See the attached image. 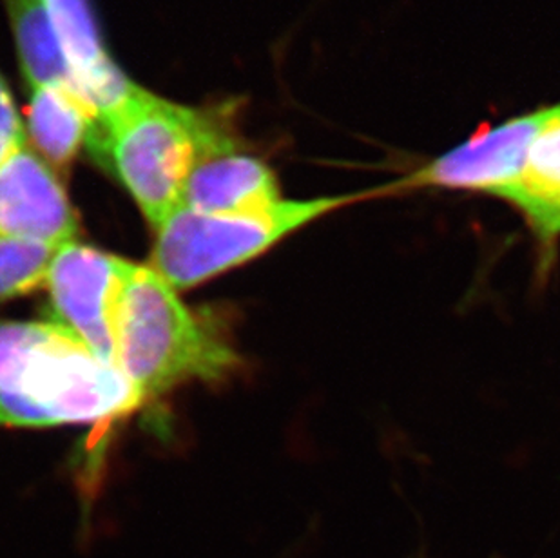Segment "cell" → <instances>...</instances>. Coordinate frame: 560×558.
<instances>
[{
  "label": "cell",
  "instance_id": "10",
  "mask_svg": "<svg viewBox=\"0 0 560 558\" xmlns=\"http://www.w3.org/2000/svg\"><path fill=\"white\" fill-rule=\"evenodd\" d=\"M95 124V113L73 84H44L27 90V143L55 171H68L80 151L88 148Z\"/></svg>",
  "mask_w": 560,
  "mask_h": 558
},
{
  "label": "cell",
  "instance_id": "4",
  "mask_svg": "<svg viewBox=\"0 0 560 558\" xmlns=\"http://www.w3.org/2000/svg\"><path fill=\"white\" fill-rule=\"evenodd\" d=\"M142 405L120 369L66 334L0 386V428L91 425L127 416Z\"/></svg>",
  "mask_w": 560,
  "mask_h": 558
},
{
  "label": "cell",
  "instance_id": "3",
  "mask_svg": "<svg viewBox=\"0 0 560 558\" xmlns=\"http://www.w3.org/2000/svg\"><path fill=\"white\" fill-rule=\"evenodd\" d=\"M365 195L281 200L258 211L203 214L178 207L154 231L151 267L178 292L249 264L308 223Z\"/></svg>",
  "mask_w": 560,
  "mask_h": 558
},
{
  "label": "cell",
  "instance_id": "9",
  "mask_svg": "<svg viewBox=\"0 0 560 558\" xmlns=\"http://www.w3.org/2000/svg\"><path fill=\"white\" fill-rule=\"evenodd\" d=\"M278 200L281 190L275 171L240 142L196 162L180 207L203 214H238L258 211Z\"/></svg>",
  "mask_w": 560,
  "mask_h": 558
},
{
  "label": "cell",
  "instance_id": "15",
  "mask_svg": "<svg viewBox=\"0 0 560 558\" xmlns=\"http://www.w3.org/2000/svg\"><path fill=\"white\" fill-rule=\"evenodd\" d=\"M27 143L26 126L10 84L0 71V164L21 151Z\"/></svg>",
  "mask_w": 560,
  "mask_h": 558
},
{
  "label": "cell",
  "instance_id": "12",
  "mask_svg": "<svg viewBox=\"0 0 560 558\" xmlns=\"http://www.w3.org/2000/svg\"><path fill=\"white\" fill-rule=\"evenodd\" d=\"M15 44L26 90L44 84H73L55 38L44 0H0Z\"/></svg>",
  "mask_w": 560,
  "mask_h": 558
},
{
  "label": "cell",
  "instance_id": "13",
  "mask_svg": "<svg viewBox=\"0 0 560 558\" xmlns=\"http://www.w3.org/2000/svg\"><path fill=\"white\" fill-rule=\"evenodd\" d=\"M57 251L46 243L0 234V303L46 287Z\"/></svg>",
  "mask_w": 560,
  "mask_h": 558
},
{
  "label": "cell",
  "instance_id": "2",
  "mask_svg": "<svg viewBox=\"0 0 560 558\" xmlns=\"http://www.w3.org/2000/svg\"><path fill=\"white\" fill-rule=\"evenodd\" d=\"M242 364L212 323L151 265L132 267L117 314V367L142 403L192 381L228 380Z\"/></svg>",
  "mask_w": 560,
  "mask_h": 558
},
{
  "label": "cell",
  "instance_id": "11",
  "mask_svg": "<svg viewBox=\"0 0 560 558\" xmlns=\"http://www.w3.org/2000/svg\"><path fill=\"white\" fill-rule=\"evenodd\" d=\"M495 196L523 211L546 251L553 247L560 236V106L546 109L523 176Z\"/></svg>",
  "mask_w": 560,
  "mask_h": 558
},
{
  "label": "cell",
  "instance_id": "1",
  "mask_svg": "<svg viewBox=\"0 0 560 558\" xmlns=\"http://www.w3.org/2000/svg\"><path fill=\"white\" fill-rule=\"evenodd\" d=\"M233 143L231 107L184 106L138 84L96 121L88 149L156 231L182 206L196 162Z\"/></svg>",
  "mask_w": 560,
  "mask_h": 558
},
{
  "label": "cell",
  "instance_id": "8",
  "mask_svg": "<svg viewBox=\"0 0 560 558\" xmlns=\"http://www.w3.org/2000/svg\"><path fill=\"white\" fill-rule=\"evenodd\" d=\"M44 5L74 90L98 121L138 84L109 54L91 0H44Z\"/></svg>",
  "mask_w": 560,
  "mask_h": 558
},
{
  "label": "cell",
  "instance_id": "14",
  "mask_svg": "<svg viewBox=\"0 0 560 558\" xmlns=\"http://www.w3.org/2000/svg\"><path fill=\"white\" fill-rule=\"evenodd\" d=\"M66 334L71 333L55 322L0 319V386L13 380L40 348Z\"/></svg>",
  "mask_w": 560,
  "mask_h": 558
},
{
  "label": "cell",
  "instance_id": "5",
  "mask_svg": "<svg viewBox=\"0 0 560 558\" xmlns=\"http://www.w3.org/2000/svg\"><path fill=\"white\" fill-rule=\"evenodd\" d=\"M132 267L120 256L73 242L55 254L46 283L51 322L112 367H117L118 305Z\"/></svg>",
  "mask_w": 560,
  "mask_h": 558
},
{
  "label": "cell",
  "instance_id": "7",
  "mask_svg": "<svg viewBox=\"0 0 560 558\" xmlns=\"http://www.w3.org/2000/svg\"><path fill=\"white\" fill-rule=\"evenodd\" d=\"M0 234L57 248L80 234L66 185L30 143L0 164Z\"/></svg>",
  "mask_w": 560,
  "mask_h": 558
},
{
  "label": "cell",
  "instance_id": "6",
  "mask_svg": "<svg viewBox=\"0 0 560 558\" xmlns=\"http://www.w3.org/2000/svg\"><path fill=\"white\" fill-rule=\"evenodd\" d=\"M546 109L518 116L471 137L432 164L399 179L385 190L448 187L498 195L523 176L529 149L545 124Z\"/></svg>",
  "mask_w": 560,
  "mask_h": 558
}]
</instances>
